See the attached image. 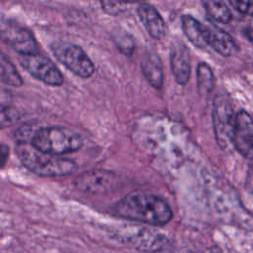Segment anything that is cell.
I'll list each match as a JSON object with an SVG mask.
<instances>
[{"mask_svg": "<svg viewBox=\"0 0 253 253\" xmlns=\"http://www.w3.org/2000/svg\"><path fill=\"white\" fill-rule=\"evenodd\" d=\"M73 185L82 192L102 195L117 188L118 177L110 171L101 169L90 170L77 175L73 179Z\"/></svg>", "mask_w": 253, "mask_h": 253, "instance_id": "obj_9", "label": "cell"}, {"mask_svg": "<svg viewBox=\"0 0 253 253\" xmlns=\"http://www.w3.org/2000/svg\"><path fill=\"white\" fill-rule=\"evenodd\" d=\"M1 39L20 55L39 53V45L33 33L11 20H2Z\"/></svg>", "mask_w": 253, "mask_h": 253, "instance_id": "obj_7", "label": "cell"}, {"mask_svg": "<svg viewBox=\"0 0 253 253\" xmlns=\"http://www.w3.org/2000/svg\"><path fill=\"white\" fill-rule=\"evenodd\" d=\"M16 153L29 171L41 177L66 176L77 169L74 161L42 152L26 141L16 145Z\"/></svg>", "mask_w": 253, "mask_h": 253, "instance_id": "obj_2", "label": "cell"}, {"mask_svg": "<svg viewBox=\"0 0 253 253\" xmlns=\"http://www.w3.org/2000/svg\"><path fill=\"white\" fill-rule=\"evenodd\" d=\"M112 39L117 48L126 55H131L135 48L134 40L129 33L119 28L112 34Z\"/></svg>", "mask_w": 253, "mask_h": 253, "instance_id": "obj_19", "label": "cell"}, {"mask_svg": "<svg viewBox=\"0 0 253 253\" xmlns=\"http://www.w3.org/2000/svg\"><path fill=\"white\" fill-rule=\"evenodd\" d=\"M214 75L206 62H200L197 66V87L201 95L210 94L214 87Z\"/></svg>", "mask_w": 253, "mask_h": 253, "instance_id": "obj_16", "label": "cell"}, {"mask_svg": "<svg viewBox=\"0 0 253 253\" xmlns=\"http://www.w3.org/2000/svg\"><path fill=\"white\" fill-rule=\"evenodd\" d=\"M50 49L59 62L81 78H89L95 72V65L79 46L66 42H54Z\"/></svg>", "mask_w": 253, "mask_h": 253, "instance_id": "obj_5", "label": "cell"}, {"mask_svg": "<svg viewBox=\"0 0 253 253\" xmlns=\"http://www.w3.org/2000/svg\"><path fill=\"white\" fill-rule=\"evenodd\" d=\"M236 114L224 96H217L212 108V123L216 141L220 148L228 149L233 145Z\"/></svg>", "mask_w": 253, "mask_h": 253, "instance_id": "obj_6", "label": "cell"}, {"mask_svg": "<svg viewBox=\"0 0 253 253\" xmlns=\"http://www.w3.org/2000/svg\"><path fill=\"white\" fill-rule=\"evenodd\" d=\"M31 144L42 152L59 156L79 150L83 146V138L66 127L43 126L35 131Z\"/></svg>", "mask_w": 253, "mask_h": 253, "instance_id": "obj_3", "label": "cell"}, {"mask_svg": "<svg viewBox=\"0 0 253 253\" xmlns=\"http://www.w3.org/2000/svg\"><path fill=\"white\" fill-rule=\"evenodd\" d=\"M205 33L207 44L220 55L231 56L237 52L236 42L225 31L212 25H205Z\"/></svg>", "mask_w": 253, "mask_h": 253, "instance_id": "obj_11", "label": "cell"}, {"mask_svg": "<svg viewBox=\"0 0 253 253\" xmlns=\"http://www.w3.org/2000/svg\"><path fill=\"white\" fill-rule=\"evenodd\" d=\"M181 23L184 35L196 47L204 48L208 45L204 24L187 14L181 17Z\"/></svg>", "mask_w": 253, "mask_h": 253, "instance_id": "obj_14", "label": "cell"}, {"mask_svg": "<svg viewBox=\"0 0 253 253\" xmlns=\"http://www.w3.org/2000/svg\"><path fill=\"white\" fill-rule=\"evenodd\" d=\"M170 65L176 82L180 85L187 84L191 73V57L185 44L173 45L170 53Z\"/></svg>", "mask_w": 253, "mask_h": 253, "instance_id": "obj_13", "label": "cell"}, {"mask_svg": "<svg viewBox=\"0 0 253 253\" xmlns=\"http://www.w3.org/2000/svg\"><path fill=\"white\" fill-rule=\"evenodd\" d=\"M229 3L238 12L253 16V1H230Z\"/></svg>", "mask_w": 253, "mask_h": 253, "instance_id": "obj_21", "label": "cell"}, {"mask_svg": "<svg viewBox=\"0 0 253 253\" xmlns=\"http://www.w3.org/2000/svg\"><path fill=\"white\" fill-rule=\"evenodd\" d=\"M0 69L1 80L3 83L13 87H20L23 85V79L21 75L17 71L13 62L8 57H6L5 54H1Z\"/></svg>", "mask_w": 253, "mask_h": 253, "instance_id": "obj_18", "label": "cell"}, {"mask_svg": "<svg viewBox=\"0 0 253 253\" xmlns=\"http://www.w3.org/2000/svg\"><path fill=\"white\" fill-rule=\"evenodd\" d=\"M142 73L147 82L155 89L163 86V69L159 56L150 52L141 62Z\"/></svg>", "mask_w": 253, "mask_h": 253, "instance_id": "obj_15", "label": "cell"}, {"mask_svg": "<svg viewBox=\"0 0 253 253\" xmlns=\"http://www.w3.org/2000/svg\"><path fill=\"white\" fill-rule=\"evenodd\" d=\"M19 63L35 78L50 86H60L63 83V75L58 67L43 54L35 53L19 55Z\"/></svg>", "mask_w": 253, "mask_h": 253, "instance_id": "obj_8", "label": "cell"}, {"mask_svg": "<svg viewBox=\"0 0 253 253\" xmlns=\"http://www.w3.org/2000/svg\"><path fill=\"white\" fill-rule=\"evenodd\" d=\"M210 253H223V252H222L219 248H217V247H213V248H211V249Z\"/></svg>", "mask_w": 253, "mask_h": 253, "instance_id": "obj_24", "label": "cell"}, {"mask_svg": "<svg viewBox=\"0 0 253 253\" xmlns=\"http://www.w3.org/2000/svg\"><path fill=\"white\" fill-rule=\"evenodd\" d=\"M233 146L245 158L253 159V119L243 110L236 114Z\"/></svg>", "mask_w": 253, "mask_h": 253, "instance_id": "obj_10", "label": "cell"}, {"mask_svg": "<svg viewBox=\"0 0 253 253\" xmlns=\"http://www.w3.org/2000/svg\"><path fill=\"white\" fill-rule=\"evenodd\" d=\"M120 242L141 252L154 253L163 250L169 239L163 233L141 226H125L117 233Z\"/></svg>", "mask_w": 253, "mask_h": 253, "instance_id": "obj_4", "label": "cell"}, {"mask_svg": "<svg viewBox=\"0 0 253 253\" xmlns=\"http://www.w3.org/2000/svg\"><path fill=\"white\" fill-rule=\"evenodd\" d=\"M102 9L109 15H119L122 12H124L126 9V6L128 5L127 3H123V2H108V1H103L100 3Z\"/></svg>", "mask_w": 253, "mask_h": 253, "instance_id": "obj_20", "label": "cell"}, {"mask_svg": "<svg viewBox=\"0 0 253 253\" xmlns=\"http://www.w3.org/2000/svg\"><path fill=\"white\" fill-rule=\"evenodd\" d=\"M245 36L246 38L251 42H253V22H251L245 29Z\"/></svg>", "mask_w": 253, "mask_h": 253, "instance_id": "obj_23", "label": "cell"}, {"mask_svg": "<svg viewBox=\"0 0 253 253\" xmlns=\"http://www.w3.org/2000/svg\"><path fill=\"white\" fill-rule=\"evenodd\" d=\"M136 13L150 37L155 40H160L164 37L166 32L165 22L154 6L148 3H139Z\"/></svg>", "mask_w": 253, "mask_h": 253, "instance_id": "obj_12", "label": "cell"}, {"mask_svg": "<svg viewBox=\"0 0 253 253\" xmlns=\"http://www.w3.org/2000/svg\"><path fill=\"white\" fill-rule=\"evenodd\" d=\"M114 212L121 218L146 223L164 225L173 218V211L162 198L148 193H133L120 200Z\"/></svg>", "mask_w": 253, "mask_h": 253, "instance_id": "obj_1", "label": "cell"}, {"mask_svg": "<svg viewBox=\"0 0 253 253\" xmlns=\"http://www.w3.org/2000/svg\"><path fill=\"white\" fill-rule=\"evenodd\" d=\"M203 6L207 14L214 21L222 24H227L230 22L231 13L224 2L209 0L204 1Z\"/></svg>", "mask_w": 253, "mask_h": 253, "instance_id": "obj_17", "label": "cell"}, {"mask_svg": "<svg viewBox=\"0 0 253 253\" xmlns=\"http://www.w3.org/2000/svg\"><path fill=\"white\" fill-rule=\"evenodd\" d=\"M9 156V147L5 143H1L0 147V165L3 168Z\"/></svg>", "mask_w": 253, "mask_h": 253, "instance_id": "obj_22", "label": "cell"}]
</instances>
